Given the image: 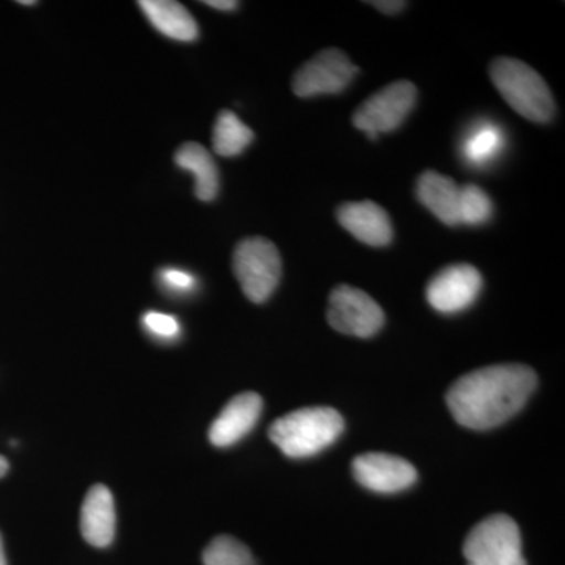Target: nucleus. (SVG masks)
<instances>
[{
    "mask_svg": "<svg viewBox=\"0 0 565 565\" xmlns=\"http://www.w3.org/2000/svg\"><path fill=\"white\" fill-rule=\"evenodd\" d=\"M535 385L537 375L525 364H494L460 377L446 403L457 423L487 430L519 414Z\"/></svg>",
    "mask_w": 565,
    "mask_h": 565,
    "instance_id": "nucleus-1",
    "label": "nucleus"
},
{
    "mask_svg": "<svg viewBox=\"0 0 565 565\" xmlns=\"http://www.w3.org/2000/svg\"><path fill=\"white\" fill-rule=\"evenodd\" d=\"M343 430V416L334 408L307 407L278 418L270 426L269 437L282 455L303 459L329 448Z\"/></svg>",
    "mask_w": 565,
    "mask_h": 565,
    "instance_id": "nucleus-2",
    "label": "nucleus"
},
{
    "mask_svg": "<svg viewBox=\"0 0 565 565\" xmlns=\"http://www.w3.org/2000/svg\"><path fill=\"white\" fill-rule=\"evenodd\" d=\"M490 77L504 102L534 122H550L556 104L548 85L537 71L514 57H498L490 63Z\"/></svg>",
    "mask_w": 565,
    "mask_h": 565,
    "instance_id": "nucleus-3",
    "label": "nucleus"
},
{
    "mask_svg": "<svg viewBox=\"0 0 565 565\" xmlns=\"http://www.w3.org/2000/svg\"><path fill=\"white\" fill-rule=\"evenodd\" d=\"M233 269L247 299L263 303L280 282L281 256L270 241L247 237L234 250Z\"/></svg>",
    "mask_w": 565,
    "mask_h": 565,
    "instance_id": "nucleus-4",
    "label": "nucleus"
},
{
    "mask_svg": "<svg viewBox=\"0 0 565 565\" xmlns=\"http://www.w3.org/2000/svg\"><path fill=\"white\" fill-rule=\"evenodd\" d=\"M463 555L468 565H526L519 526L504 514L478 523L465 541Z\"/></svg>",
    "mask_w": 565,
    "mask_h": 565,
    "instance_id": "nucleus-5",
    "label": "nucleus"
},
{
    "mask_svg": "<svg viewBox=\"0 0 565 565\" xmlns=\"http://www.w3.org/2000/svg\"><path fill=\"white\" fill-rule=\"evenodd\" d=\"M416 99L418 90L411 81L392 82L360 104L353 126L375 140L381 134L396 131L414 110Z\"/></svg>",
    "mask_w": 565,
    "mask_h": 565,
    "instance_id": "nucleus-6",
    "label": "nucleus"
},
{
    "mask_svg": "<svg viewBox=\"0 0 565 565\" xmlns=\"http://www.w3.org/2000/svg\"><path fill=\"white\" fill-rule=\"evenodd\" d=\"M327 321L337 332L371 338L385 323L384 310L370 294L349 285H340L330 294Z\"/></svg>",
    "mask_w": 565,
    "mask_h": 565,
    "instance_id": "nucleus-7",
    "label": "nucleus"
},
{
    "mask_svg": "<svg viewBox=\"0 0 565 565\" xmlns=\"http://www.w3.org/2000/svg\"><path fill=\"white\" fill-rule=\"evenodd\" d=\"M359 71L343 51L329 47L318 52L294 74L292 92L299 98L338 95L352 84Z\"/></svg>",
    "mask_w": 565,
    "mask_h": 565,
    "instance_id": "nucleus-8",
    "label": "nucleus"
},
{
    "mask_svg": "<svg viewBox=\"0 0 565 565\" xmlns=\"http://www.w3.org/2000/svg\"><path fill=\"white\" fill-rule=\"evenodd\" d=\"M482 277L470 264H452L435 275L426 289L427 302L438 313L456 315L475 303Z\"/></svg>",
    "mask_w": 565,
    "mask_h": 565,
    "instance_id": "nucleus-9",
    "label": "nucleus"
},
{
    "mask_svg": "<svg viewBox=\"0 0 565 565\" xmlns=\"http://www.w3.org/2000/svg\"><path fill=\"white\" fill-rule=\"evenodd\" d=\"M353 476L364 489L377 493L403 492L416 482L414 465L401 457L384 452H367L359 456L352 463Z\"/></svg>",
    "mask_w": 565,
    "mask_h": 565,
    "instance_id": "nucleus-10",
    "label": "nucleus"
},
{
    "mask_svg": "<svg viewBox=\"0 0 565 565\" xmlns=\"http://www.w3.org/2000/svg\"><path fill=\"white\" fill-rule=\"evenodd\" d=\"M337 218L345 232L371 247H386L393 241V225L384 207L374 202L344 203Z\"/></svg>",
    "mask_w": 565,
    "mask_h": 565,
    "instance_id": "nucleus-11",
    "label": "nucleus"
},
{
    "mask_svg": "<svg viewBox=\"0 0 565 565\" xmlns=\"http://www.w3.org/2000/svg\"><path fill=\"white\" fill-rule=\"evenodd\" d=\"M262 412L263 399L259 394H237L223 407L222 414L212 423L211 444L217 448L236 445L256 426Z\"/></svg>",
    "mask_w": 565,
    "mask_h": 565,
    "instance_id": "nucleus-12",
    "label": "nucleus"
},
{
    "mask_svg": "<svg viewBox=\"0 0 565 565\" xmlns=\"http://www.w3.org/2000/svg\"><path fill=\"white\" fill-rule=\"evenodd\" d=\"M115 525L117 515L110 490L103 484L93 486L82 504V535L96 548H106L114 541Z\"/></svg>",
    "mask_w": 565,
    "mask_h": 565,
    "instance_id": "nucleus-13",
    "label": "nucleus"
},
{
    "mask_svg": "<svg viewBox=\"0 0 565 565\" xmlns=\"http://www.w3.org/2000/svg\"><path fill=\"white\" fill-rule=\"evenodd\" d=\"M416 196L445 225H460V185L452 178L427 170L416 182Z\"/></svg>",
    "mask_w": 565,
    "mask_h": 565,
    "instance_id": "nucleus-14",
    "label": "nucleus"
},
{
    "mask_svg": "<svg viewBox=\"0 0 565 565\" xmlns=\"http://www.w3.org/2000/svg\"><path fill=\"white\" fill-rule=\"evenodd\" d=\"M139 7L163 35L180 41H193L199 36V25L181 3L172 0H143Z\"/></svg>",
    "mask_w": 565,
    "mask_h": 565,
    "instance_id": "nucleus-15",
    "label": "nucleus"
},
{
    "mask_svg": "<svg viewBox=\"0 0 565 565\" xmlns=\"http://www.w3.org/2000/svg\"><path fill=\"white\" fill-rule=\"evenodd\" d=\"M174 162L195 174V193L202 202H212L218 193V170L206 148L188 141L178 148Z\"/></svg>",
    "mask_w": 565,
    "mask_h": 565,
    "instance_id": "nucleus-16",
    "label": "nucleus"
},
{
    "mask_svg": "<svg viewBox=\"0 0 565 565\" xmlns=\"http://www.w3.org/2000/svg\"><path fill=\"white\" fill-rule=\"evenodd\" d=\"M504 148V136L493 122L484 121L475 126L462 145L465 161L473 167H486L500 156Z\"/></svg>",
    "mask_w": 565,
    "mask_h": 565,
    "instance_id": "nucleus-17",
    "label": "nucleus"
},
{
    "mask_svg": "<svg viewBox=\"0 0 565 565\" xmlns=\"http://www.w3.org/2000/svg\"><path fill=\"white\" fill-rule=\"evenodd\" d=\"M255 136L248 126L237 118L236 114L223 110L215 120L212 132V147L222 158L241 154L252 143Z\"/></svg>",
    "mask_w": 565,
    "mask_h": 565,
    "instance_id": "nucleus-18",
    "label": "nucleus"
},
{
    "mask_svg": "<svg viewBox=\"0 0 565 565\" xmlns=\"http://www.w3.org/2000/svg\"><path fill=\"white\" fill-rule=\"evenodd\" d=\"M493 215V203L479 185L465 184L460 188V225L479 226L489 222Z\"/></svg>",
    "mask_w": 565,
    "mask_h": 565,
    "instance_id": "nucleus-19",
    "label": "nucleus"
},
{
    "mask_svg": "<svg viewBox=\"0 0 565 565\" xmlns=\"http://www.w3.org/2000/svg\"><path fill=\"white\" fill-rule=\"evenodd\" d=\"M204 565H255L250 550L232 535H218L203 553Z\"/></svg>",
    "mask_w": 565,
    "mask_h": 565,
    "instance_id": "nucleus-20",
    "label": "nucleus"
},
{
    "mask_svg": "<svg viewBox=\"0 0 565 565\" xmlns=\"http://www.w3.org/2000/svg\"><path fill=\"white\" fill-rule=\"evenodd\" d=\"M143 323L148 330L156 337L174 338L180 333V322L170 315L158 313V311H148L143 316Z\"/></svg>",
    "mask_w": 565,
    "mask_h": 565,
    "instance_id": "nucleus-21",
    "label": "nucleus"
},
{
    "mask_svg": "<svg viewBox=\"0 0 565 565\" xmlns=\"http://www.w3.org/2000/svg\"><path fill=\"white\" fill-rule=\"evenodd\" d=\"M161 280L167 288L177 292L191 291L193 285H195V278L180 269L162 270Z\"/></svg>",
    "mask_w": 565,
    "mask_h": 565,
    "instance_id": "nucleus-22",
    "label": "nucleus"
},
{
    "mask_svg": "<svg viewBox=\"0 0 565 565\" xmlns=\"http://www.w3.org/2000/svg\"><path fill=\"white\" fill-rule=\"evenodd\" d=\"M370 6H373L374 9L382 11L385 14H396L399 11H403L407 3L399 2V0H381V2H367Z\"/></svg>",
    "mask_w": 565,
    "mask_h": 565,
    "instance_id": "nucleus-23",
    "label": "nucleus"
},
{
    "mask_svg": "<svg viewBox=\"0 0 565 565\" xmlns=\"http://www.w3.org/2000/svg\"><path fill=\"white\" fill-rule=\"evenodd\" d=\"M204 3H206L207 7H212V9L222 11L236 10L237 6H239V3L234 2V0H206Z\"/></svg>",
    "mask_w": 565,
    "mask_h": 565,
    "instance_id": "nucleus-24",
    "label": "nucleus"
},
{
    "mask_svg": "<svg viewBox=\"0 0 565 565\" xmlns=\"http://www.w3.org/2000/svg\"><path fill=\"white\" fill-rule=\"evenodd\" d=\"M7 471H9V462H7L6 457L0 456V478H3Z\"/></svg>",
    "mask_w": 565,
    "mask_h": 565,
    "instance_id": "nucleus-25",
    "label": "nucleus"
},
{
    "mask_svg": "<svg viewBox=\"0 0 565 565\" xmlns=\"http://www.w3.org/2000/svg\"><path fill=\"white\" fill-rule=\"evenodd\" d=\"M0 565H7L6 552H3L2 535H0Z\"/></svg>",
    "mask_w": 565,
    "mask_h": 565,
    "instance_id": "nucleus-26",
    "label": "nucleus"
},
{
    "mask_svg": "<svg viewBox=\"0 0 565 565\" xmlns=\"http://www.w3.org/2000/svg\"><path fill=\"white\" fill-rule=\"evenodd\" d=\"M22 3V6H33V3L35 2H32V0H24V2H20Z\"/></svg>",
    "mask_w": 565,
    "mask_h": 565,
    "instance_id": "nucleus-27",
    "label": "nucleus"
}]
</instances>
